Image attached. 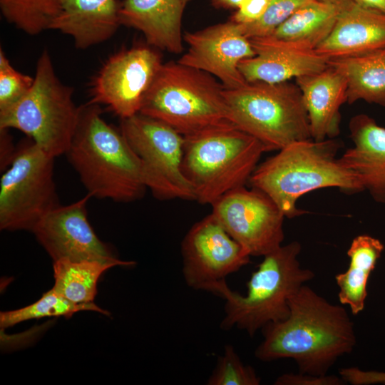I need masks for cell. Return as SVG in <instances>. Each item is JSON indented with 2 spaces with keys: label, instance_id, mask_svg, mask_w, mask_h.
<instances>
[{
  "label": "cell",
  "instance_id": "1",
  "mask_svg": "<svg viewBox=\"0 0 385 385\" xmlns=\"http://www.w3.org/2000/svg\"><path fill=\"white\" fill-rule=\"evenodd\" d=\"M289 313L262 329L263 340L255 356L262 361L290 359L299 372L317 376L328 371L354 349L356 337L346 310L306 284L289 300Z\"/></svg>",
  "mask_w": 385,
  "mask_h": 385
},
{
  "label": "cell",
  "instance_id": "2",
  "mask_svg": "<svg viewBox=\"0 0 385 385\" xmlns=\"http://www.w3.org/2000/svg\"><path fill=\"white\" fill-rule=\"evenodd\" d=\"M101 114L98 104L81 106L66 155L91 197L119 202L140 200L149 189L148 174L120 130Z\"/></svg>",
  "mask_w": 385,
  "mask_h": 385
},
{
  "label": "cell",
  "instance_id": "3",
  "mask_svg": "<svg viewBox=\"0 0 385 385\" xmlns=\"http://www.w3.org/2000/svg\"><path fill=\"white\" fill-rule=\"evenodd\" d=\"M341 146L335 138L294 142L258 164L248 183L267 195L287 218L307 213L297 207V200L315 190L337 188L346 194L364 191L337 158Z\"/></svg>",
  "mask_w": 385,
  "mask_h": 385
},
{
  "label": "cell",
  "instance_id": "4",
  "mask_svg": "<svg viewBox=\"0 0 385 385\" xmlns=\"http://www.w3.org/2000/svg\"><path fill=\"white\" fill-rule=\"evenodd\" d=\"M301 250V244L292 241L265 255L252 273L245 295L232 290L226 282L219 284L214 294L225 300L220 327H236L252 337L267 324L285 319L290 297L315 276L302 267L298 260Z\"/></svg>",
  "mask_w": 385,
  "mask_h": 385
},
{
  "label": "cell",
  "instance_id": "5",
  "mask_svg": "<svg viewBox=\"0 0 385 385\" xmlns=\"http://www.w3.org/2000/svg\"><path fill=\"white\" fill-rule=\"evenodd\" d=\"M140 113L165 123L183 136L235 125L223 85L212 75L178 61L162 64Z\"/></svg>",
  "mask_w": 385,
  "mask_h": 385
},
{
  "label": "cell",
  "instance_id": "6",
  "mask_svg": "<svg viewBox=\"0 0 385 385\" xmlns=\"http://www.w3.org/2000/svg\"><path fill=\"white\" fill-rule=\"evenodd\" d=\"M182 171L197 202L212 205L226 192L245 186L265 146L235 125L184 136Z\"/></svg>",
  "mask_w": 385,
  "mask_h": 385
},
{
  "label": "cell",
  "instance_id": "7",
  "mask_svg": "<svg viewBox=\"0 0 385 385\" xmlns=\"http://www.w3.org/2000/svg\"><path fill=\"white\" fill-rule=\"evenodd\" d=\"M34 83L19 101L0 111V129L14 128L28 135L51 156L66 154L80 118L73 90L58 77L51 56L37 60Z\"/></svg>",
  "mask_w": 385,
  "mask_h": 385
},
{
  "label": "cell",
  "instance_id": "8",
  "mask_svg": "<svg viewBox=\"0 0 385 385\" xmlns=\"http://www.w3.org/2000/svg\"><path fill=\"white\" fill-rule=\"evenodd\" d=\"M225 97L235 125L260 140L267 151L312 139L308 114L296 83L247 82L225 88Z\"/></svg>",
  "mask_w": 385,
  "mask_h": 385
},
{
  "label": "cell",
  "instance_id": "9",
  "mask_svg": "<svg viewBox=\"0 0 385 385\" xmlns=\"http://www.w3.org/2000/svg\"><path fill=\"white\" fill-rule=\"evenodd\" d=\"M54 157L34 141L19 148L0 180V228L32 231L59 205Z\"/></svg>",
  "mask_w": 385,
  "mask_h": 385
},
{
  "label": "cell",
  "instance_id": "10",
  "mask_svg": "<svg viewBox=\"0 0 385 385\" xmlns=\"http://www.w3.org/2000/svg\"><path fill=\"white\" fill-rule=\"evenodd\" d=\"M120 130L142 161L150 178L149 190L156 198L195 200L182 171L183 135L165 123L140 113L121 119Z\"/></svg>",
  "mask_w": 385,
  "mask_h": 385
},
{
  "label": "cell",
  "instance_id": "11",
  "mask_svg": "<svg viewBox=\"0 0 385 385\" xmlns=\"http://www.w3.org/2000/svg\"><path fill=\"white\" fill-rule=\"evenodd\" d=\"M211 205V214L251 257H264L282 245L285 216L261 190L240 187Z\"/></svg>",
  "mask_w": 385,
  "mask_h": 385
},
{
  "label": "cell",
  "instance_id": "12",
  "mask_svg": "<svg viewBox=\"0 0 385 385\" xmlns=\"http://www.w3.org/2000/svg\"><path fill=\"white\" fill-rule=\"evenodd\" d=\"M183 274L191 288L213 293L251 256L210 213L195 222L181 242Z\"/></svg>",
  "mask_w": 385,
  "mask_h": 385
},
{
  "label": "cell",
  "instance_id": "13",
  "mask_svg": "<svg viewBox=\"0 0 385 385\" xmlns=\"http://www.w3.org/2000/svg\"><path fill=\"white\" fill-rule=\"evenodd\" d=\"M162 64L160 56L146 46L113 54L95 76L89 103L107 106L121 119L139 113Z\"/></svg>",
  "mask_w": 385,
  "mask_h": 385
},
{
  "label": "cell",
  "instance_id": "14",
  "mask_svg": "<svg viewBox=\"0 0 385 385\" xmlns=\"http://www.w3.org/2000/svg\"><path fill=\"white\" fill-rule=\"evenodd\" d=\"M87 194L68 205H58L49 211L31 231L53 262L101 261L115 266H131L133 261L116 257L97 237L87 219Z\"/></svg>",
  "mask_w": 385,
  "mask_h": 385
},
{
  "label": "cell",
  "instance_id": "15",
  "mask_svg": "<svg viewBox=\"0 0 385 385\" xmlns=\"http://www.w3.org/2000/svg\"><path fill=\"white\" fill-rule=\"evenodd\" d=\"M183 40L188 48L178 63L212 75L226 89L238 88L247 82L239 70V63L255 53L238 24L230 20L186 32Z\"/></svg>",
  "mask_w": 385,
  "mask_h": 385
},
{
  "label": "cell",
  "instance_id": "16",
  "mask_svg": "<svg viewBox=\"0 0 385 385\" xmlns=\"http://www.w3.org/2000/svg\"><path fill=\"white\" fill-rule=\"evenodd\" d=\"M349 128L353 146L339 160L374 201L385 204V128L361 113L351 118Z\"/></svg>",
  "mask_w": 385,
  "mask_h": 385
},
{
  "label": "cell",
  "instance_id": "17",
  "mask_svg": "<svg viewBox=\"0 0 385 385\" xmlns=\"http://www.w3.org/2000/svg\"><path fill=\"white\" fill-rule=\"evenodd\" d=\"M384 48L385 14L351 0L341 10L329 35L314 51L330 60Z\"/></svg>",
  "mask_w": 385,
  "mask_h": 385
},
{
  "label": "cell",
  "instance_id": "18",
  "mask_svg": "<svg viewBox=\"0 0 385 385\" xmlns=\"http://www.w3.org/2000/svg\"><path fill=\"white\" fill-rule=\"evenodd\" d=\"M255 55L242 60L239 70L247 82L277 83L322 71L329 59L315 51H295L265 37L249 38Z\"/></svg>",
  "mask_w": 385,
  "mask_h": 385
},
{
  "label": "cell",
  "instance_id": "19",
  "mask_svg": "<svg viewBox=\"0 0 385 385\" xmlns=\"http://www.w3.org/2000/svg\"><path fill=\"white\" fill-rule=\"evenodd\" d=\"M308 114L312 139L335 138L340 132V107L346 103L344 74L329 65L320 72L295 79Z\"/></svg>",
  "mask_w": 385,
  "mask_h": 385
},
{
  "label": "cell",
  "instance_id": "20",
  "mask_svg": "<svg viewBox=\"0 0 385 385\" xmlns=\"http://www.w3.org/2000/svg\"><path fill=\"white\" fill-rule=\"evenodd\" d=\"M117 0H62L48 29L71 36L85 49L111 38L121 25Z\"/></svg>",
  "mask_w": 385,
  "mask_h": 385
},
{
  "label": "cell",
  "instance_id": "21",
  "mask_svg": "<svg viewBox=\"0 0 385 385\" xmlns=\"http://www.w3.org/2000/svg\"><path fill=\"white\" fill-rule=\"evenodd\" d=\"M182 0H123L121 24L140 31L148 44L173 53L183 51Z\"/></svg>",
  "mask_w": 385,
  "mask_h": 385
},
{
  "label": "cell",
  "instance_id": "22",
  "mask_svg": "<svg viewBox=\"0 0 385 385\" xmlns=\"http://www.w3.org/2000/svg\"><path fill=\"white\" fill-rule=\"evenodd\" d=\"M345 4L312 1L297 9L272 34L263 37L284 48L314 51L332 31Z\"/></svg>",
  "mask_w": 385,
  "mask_h": 385
},
{
  "label": "cell",
  "instance_id": "23",
  "mask_svg": "<svg viewBox=\"0 0 385 385\" xmlns=\"http://www.w3.org/2000/svg\"><path fill=\"white\" fill-rule=\"evenodd\" d=\"M384 250L377 238L368 235L355 237L347 250L350 260L347 270L335 276L339 302L348 305L354 315L364 309L367 282Z\"/></svg>",
  "mask_w": 385,
  "mask_h": 385
},
{
  "label": "cell",
  "instance_id": "24",
  "mask_svg": "<svg viewBox=\"0 0 385 385\" xmlns=\"http://www.w3.org/2000/svg\"><path fill=\"white\" fill-rule=\"evenodd\" d=\"M329 65L339 69L346 77V103L362 100L385 107V48L330 59Z\"/></svg>",
  "mask_w": 385,
  "mask_h": 385
},
{
  "label": "cell",
  "instance_id": "25",
  "mask_svg": "<svg viewBox=\"0 0 385 385\" xmlns=\"http://www.w3.org/2000/svg\"><path fill=\"white\" fill-rule=\"evenodd\" d=\"M115 266L113 263L92 260L53 262L54 285L52 289L74 303H93L100 277Z\"/></svg>",
  "mask_w": 385,
  "mask_h": 385
},
{
  "label": "cell",
  "instance_id": "26",
  "mask_svg": "<svg viewBox=\"0 0 385 385\" xmlns=\"http://www.w3.org/2000/svg\"><path fill=\"white\" fill-rule=\"evenodd\" d=\"M79 311H94L103 314L110 313L94 302L76 304L63 297L53 289L45 292L36 302L19 309L1 312L0 325L4 329L24 321L47 317L70 318Z\"/></svg>",
  "mask_w": 385,
  "mask_h": 385
},
{
  "label": "cell",
  "instance_id": "27",
  "mask_svg": "<svg viewBox=\"0 0 385 385\" xmlns=\"http://www.w3.org/2000/svg\"><path fill=\"white\" fill-rule=\"evenodd\" d=\"M62 0H0L3 16L29 35L48 30Z\"/></svg>",
  "mask_w": 385,
  "mask_h": 385
},
{
  "label": "cell",
  "instance_id": "28",
  "mask_svg": "<svg viewBox=\"0 0 385 385\" xmlns=\"http://www.w3.org/2000/svg\"><path fill=\"white\" fill-rule=\"evenodd\" d=\"M260 378L255 370L241 361L232 345H226L223 354L208 379L209 385H258Z\"/></svg>",
  "mask_w": 385,
  "mask_h": 385
},
{
  "label": "cell",
  "instance_id": "29",
  "mask_svg": "<svg viewBox=\"0 0 385 385\" xmlns=\"http://www.w3.org/2000/svg\"><path fill=\"white\" fill-rule=\"evenodd\" d=\"M314 0H270L264 14L256 21L239 24L248 38L272 34L297 9Z\"/></svg>",
  "mask_w": 385,
  "mask_h": 385
},
{
  "label": "cell",
  "instance_id": "30",
  "mask_svg": "<svg viewBox=\"0 0 385 385\" xmlns=\"http://www.w3.org/2000/svg\"><path fill=\"white\" fill-rule=\"evenodd\" d=\"M34 77L16 71L0 49V111L19 101L29 91Z\"/></svg>",
  "mask_w": 385,
  "mask_h": 385
},
{
  "label": "cell",
  "instance_id": "31",
  "mask_svg": "<svg viewBox=\"0 0 385 385\" xmlns=\"http://www.w3.org/2000/svg\"><path fill=\"white\" fill-rule=\"evenodd\" d=\"M344 381L335 375L317 376L298 372L284 374L277 378L275 385H342Z\"/></svg>",
  "mask_w": 385,
  "mask_h": 385
},
{
  "label": "cell",
  "instance_id": "32",
  "mask_svg": "<svg viewBox=\"0 0 385 385\" xmlns=\"http://www.w3.org/2000/svg\"><path fill=\"white\" fill-rule=\"evenodd\" d=\"M340 376L351 385L385 384V371L363 370L357 367L341 369Z\"/></svg>",
  "mask_w": 385,
  "mask_h": 385
},
{
  "label": "cell",
  "instance_id": "33",
  "mask_svg": "<svg viewBox=\"0 0 385 385\" xmlns=\"http://www.w3.org/2000/svg\"><path fill=\"white\" fill-rule=\"evenodd\" d=\"M270 0H246L231 17V21L246 24L258 20L265 13Z\"/></svg>",
  "mask_w": 385,
  "mask_h": 385
},
{
  "label": "cell",
  "instance_id": "34",
  "mask_svg": "<svg viewBox=\"0 0 385 385\" xmlns=\"http://www.w3.org/2000/svg\"><path fill=\"white\" fill-rule=\"evenodd\" d=\"M6 129H0L1 133V166L2 168L11 163L16 152L13 149Z\"/></svg>",
  "mask_w": 385,
  "mask_h": 385
},
{
  "label": "cell",
  "instance_id": "35",
  "mask_svg": "<svg viewBox=\"0 0 385 385\" xmlns=\"http://www.w3.org/2000/svg\"><path fill=\"white\" fill-rule=\"evenodd\" d=\"M357 5L385 14V0H352Z\"/></svg>",
  "mask_w": 385,
  "mask_h": 385
},
{
  "label": "cell",
  "instance_id": "36",
  "mask_svg": "<svg viewBox=\"0 0 385 385\" xmlns=\"http://www.w3.org/2000/svg\"><path fill=\"white\" fill-rule=\"evenodd\" d=\"M216 7L223 9H238L246 0H210Z\"/></svg>",
  "mask_w": 385,
  "mask_h": 385
},
{
  "label": "cell",
  "instance_id": "37",
  "mask_svg": "<svg viewBox=\"0 0 385 385\" xmlns=\"http://www.w3.org/2000/svg\"><path fill=\"white\" fill-rule=\"evenodd\" d=\"M319 2L335 4V5H344L349 2L350 0H316Z\"/></svg>",
  "mask_w": 385,
  "mask_h": 385
},
{
  "label": "cell",
  "instance_id": "38",
  "mask_svg": "<svg viewBox=\"0 0 385 385\" xmlns=\"http://www.w3.org/2000/svg\"><path fill=\"white\" fill-rule=\"evenodd\" d=\"M182 1H183V4L185 6L191 0H182Z\"/></svg>",
  "mask_w": 385,
  "mask_h": 385
}]
</instances>
